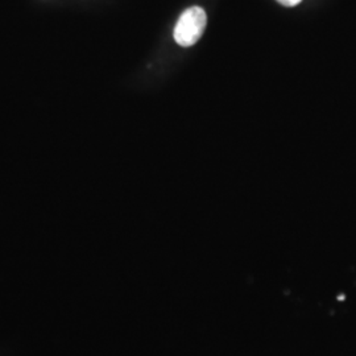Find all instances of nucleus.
I'll list each match as a JSON object with an SVG mask.
<instances>
[{
	"label": "nucleus",
	"instance_id": "f257e3e1",
	"mask_svg": "<svg viewBox=\"0 0 356 356\" xmlns=\"http://www.w3.org/2000/svg\"><path fill=\"white\" fill-rule=\"evenodd\" d=\"M207 24V16L204 8L191 7L184 11L178 19L175 28V40L178 45L188 48L194 45L204 35V28Z\"/></svg>",
	"mask_w": 356,
	"mask_h": 356
},
{
	"label": "nucleus",
	"instance_id": "f03ea898",
	"mask_svg": "<svg viewBox=\"0 0 356 356\" xmlns=\"http://www.w3.org/2000/svg\"><path fill=\"white\" fill-rule=\"evenodd\" d=\"M280 4L285 6V7H294L297 4L301 3V0H277Z\"/></svg>",
	"mask_w": 356,
	"mask_h": 356
}]
</instances>
